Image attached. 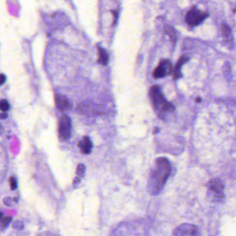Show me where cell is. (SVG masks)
Returning a JSON list of instances; mask_svg holds the SVG:
<instances>
[{
  "instance_id": "cell-4",
  "label": "cell",
  "mask_w": 236,
  "mask_h": 236,
  "mask_svg": "<svg viewBox=\"0 0 236 236\" xmlns=\"http://www.w3.org/2000/svg\"><path fill=\"white\" fill-rule=\"evenodd\" d=\"M208 189L214 202H220L224 198V185L220 180H211L208 184Z\"/></svg>"
},
{
  "instance_id": "cell-3",
  "label": "cell",
  "mask_w": 236,
  "mask_h": 236,
  "mask_svg": "<svg viewBox=\"0 0 236 236\" xmlns=\"http://www.w3.org/2000/svg\"><path fill=\"white\" fill-rule=\"evenodd\" d=\"M208 17V14L207 12L202 11L196 6H193L186 13L184 21L186 24L190 26H197L203 22Z\"/></svg>"
},
{
  "instance_id": "cell-16",
  "label": "cell",
  "mask_w": 236,
  "mask_h": 236,
  "mask_svg": "<svg viewBox=\"0 0 236 236\" xmlns=\"http://www.w3.org/2000/svg\"><path fill=\"white\" fill-rule=\"evenodd\" d=\"M10 109V105L6 99L0 100V111L3 112H6Z\"/></svg>"
},
{
  "instance_id": "cell-21",
  "label": "cell",
  "mask_w": 236,
  "mask_h": 236,
  "mask_svg": "<svg viewBox=\"0 0 236 236\" xmlns=\"http://www.w3.org/2000/svg\"><path fill=\"white\" fill-rule=\"evenodd\" d=\"M111 13H112L113 17H114L113 25H114L115 23H116V22L117 17H118V12L116 11V10H111Z\"/></svg>"
},
{
  "instance_id": "cell-14",
  "label": "cell",
  "mask_w": 236,
  "mask_h": 236,
  "mask_svg": "<svg viewBox=\"0 0 236 236\" xmlns=\"http://www.w3.org/2000/svg\"><path fill=\"white\" fill-rule=\"evenodd\" d=\"M11 217H5V216H3L0 219V226L3 228H6L9 225V224L11 222Z\"/></svg>"
},
{
  "instance_id": "cell-2",
  "label": "cell",
  "mask_w": 236,
  "mask_h": 236,
  "mask_svg": "<svg viewBox=\"0 0 236 236\" xmlns=\"http://www.w3.org/2000/svg\"><path fill=\"white\" fill-rule=\"evenodd\" d=\"M149 95L154 109L160 113H170L175 110L174 106L166 100L158 86H152L149 91Z\"/></svg>"
},
{
  "instance_id": "cell-18",
  "label": "cell",
  "mask_w": 236,
  "mask_h": 236,
  "mask_svg": "<svg viewBox=\"0 0 236 236\" xmlns=\"http://www.w3.org/2000/svg\"><path fill=\"white\" fill-rule=\"evenodd\" d=\"M9 184L11 190H15L17 187V182L15 177H10L9 179Z\"/></svg>"
},
{
  "instance_id": "cell-25",
  "label": "cell",
  "mask_w": 236,
  "mask_h": 236,
  "mask_svg": "<svg viewBox=\"0 0 236 236\" xmlns=\"http://www.w3.org/2000/svg\"><path fill=\"white\" fill-rule=\"evenodd\" d=\"M2 131H3V128H2V127H1V125H0V134L1 133V132H2Z\"/></svg>"
},
{
  "instance_id": "cell-11",
  "label": "cell",
  "mask_w": 236,
  "mask_h": 236,
  "mask_svg": "<svg viewBox=\"0 0 236 236\" xmlns=\"http://www.w3.org/2000/svg\"><path fill=\"white\" fill-rule=\"evenodd\" d=\"M78 147L81 149L83 154L88 155L91 153L92 148V144L90 141L89 138L87 136L83 137V138L81 140H80L78 142Z\"/></svg>"
},
{
  "instance_id": "cell-15",
  "label": "cell",
  "mask_w": 236,
  "mask_h": 236,
  "mask_svg": "<svg viewBox=\"0 0 236 236\" xmlns=\"http://www.w3.org/2000/svg\"><path fill=\"white\" fill-rule=\"evenodd\" d=\"M85 171V165L83 164H80L78 166L77 169H76V174H77V177H79L80 179L82 178V177L84 176Z\"/></svg>"
},
{
  "instance_id": "cell-24",
  "label": "cell",
  "mask_w": 236,
  "mask_h": 236,
  "mask_svg": "<svg viewBox=\"0 0 236 236\" xmlns=\"http://www.w3.org/2000/svg\"><path fill=\"white\" fill-rule=\"evenodd\" d=\"M195 102H198V103L201 102H202V98H201V97H197V98L195 99Z\"/></svg>"
},
{
  "instance_id": "cell-23",
  "label": "cell",
  "mask_w": 236,
  "mask_h": 236,
  "mask_svg": "<svg viewBox=\"0 0 236 236\" xmlns=\"http://www.w3.org/2000/svg\"><path fill=\"white\" fill-rule=\"evenodd\" d=\"M8 118V114L6 113V112H3L2 113H0V119L1 120H5Z\"/></svg>"
},
{
  "instance_id": "cell-26",
  "label": "cell",
  "mask_w": 236,
  "mask_h": 236,
  "mask_svg": "<svg viewBox=\"0 0 236 236\" xmlns=\"http://www.w3.org/2000/svg\"><path fill=\"white\" fill-rule=\"evenodd\" d=\"M3 216V213H1V211H0V219H1V218H2Z\"/></svg>"
},
{
  "instance_id": "cell-9",
  "label": "cell",
  "mask_w": 236,
  "mask_h": 236,
  "mask_svg": "<svg viewBox=\"0 0 236 236\" xmlns=\"http://www.w3.org/2000/svg\"><path fill=\"white\" fill-rule=\"evenodd\" d=\"M55 102L57 108L61 111H65L69 110L72 106L69 99L64 95L57 94L55 95Z\"/></svg>"
},
{
  "instance_id": "cell-12",
  "label": "cell",
  "mask_w": 236,
  "mask_h": 236,
  "mask_svg": "<svg viewBox=\"0 0 236 236\" xmlns=\"http://www.w3.org/2000/svg\"><path fill=\"white\" fill-rule=\"evenodd\" d=\"M98 62L101 64L105 66L107 64L108 61H109V56L107 51L105 50L103 48L98 47Z\"/></svg>"
},
{
  "instance_id": "cell-1",
  "label": "cell",
  "mask_w": 236,
  "mask_h": 236,
  "mask_svg": "<svg viewBox=\"0 0 236 236\" xmlns=\"http://www.w3.org/2000/svg\"><path fill=\"white\" fill-rule=\"evenodd\" d=\"M170 164L164 157H160L156 160V165L150 173L148 183V189L153 195L161 191L166 184L170 173Z\"/></svg>"
},
{
  "instance_id": "cell-7",
  "label": "cell",
  "mask_w": 236,
  "mask_h": 236,
  "mask_svg": "<svg viewBox=\"0 0 236 236\" xmlns=\"http://www.w3.org/2000/svg\"><path fill=\"white\" fill-rule=\"evenodd\" d=\"M78 110L83 114L94 116V115H100L102 113L100 108L95 103L91 101H85L78 106Z\"/></svg>"
},
{
  "instance_id": "cell-5",
  "label": "cell",
  "mask_w": 236,
  "mask_h": 236,
  "mask_svg": "<svg viewBox=\"0 0 236 236\" xmlns=\"http://www.w3.org/2000/svg\"><path fill=\"white\" fill-rule=\"evenodd\" d=\"M58 135L61 140H67L71 135V120L67 115H63L60 119L58 125Z\"/></svg>"
},
{
  "instance_id": "cell-13",
  "label": "cell",
  "mask_w": 236,
  "mask_h": 236,
  "mask_svg": "<svg viewBox=\"0 0 236 236\" xmlns=\"http://www.w3.org/2000/svg\"><path fill=\"white\" fill-rule=\"evenodd\" d=\"M164 30L165 33H166V34L170 37L171 42H173V43H175L177 40V36L176 33H175V30L173 29V27L170 26H166Z\"/></svg>"
},
{
  "instance_id": "cell-20",
  "label": "cell",
  "mask_w": 236,
  "mask_h": 236,
  "mask_svg": "<svg viewBox=\"0 0 236 236\" xmlns=\"http://www.w3.org/2000/svg\"><path fill=\"white\" fill-rule=\"evenodd\" d=\"M3 204L7 206V207H11L12 205H13V202H14L13 198H9V197H7V198H5L3 200Z\"/></svg>"
},
{
  "instance_id": "cell-10",
  "label": "cell",
  "mask_w": 236,
  "mask_h": 236,
  "mask_svg": "<svg viewBox=\"0 0 236 236\" xmlns=\"http://www.w3.org/2000/svg\"><path fill=\"white\" fill-rule=\"evenodd\" d=\"M189 61V58L186 56H182L177 61L176 65L174 67V69L172 72L173 77L174 79H177L182 77V73H181V68L184 64Z\"/></svg>"
},
{
  "instance_id": "cell-19",
  "label": "cell",
  "mask_w": 236,
  "mask_h": 236,
  "mask_svg": "<svg viewBox=\"0 0 236 236\" xmlns=\"http://www.w3.org/2000/svg\"><path fill=\"white\" fill-rule=\"evenodd\" d=\"M13 227L16 230H22L24 228V224L19 220L15 221L13 223Z\"/></svg>"
},
{
  "instance_id": "cell-6",
  "label": "cell",
  "mask_w": 236,
  "mask_h": 236,
  "mask_svg": "<svg viewBox=\"0 0 236 236\" xmlns=\"http://www.w3.org/2000/svg\"><path fill=\"white\" fill-rule=\"evenodd\" d=\"M172 72H173V68H172L171 62L168 60H162L152 73V77L154 79H161L167 75L170 74Z\"/></svg>"
},
{
  "instance_id": "cell-8",
  "label": "cell",
  "mask_w": 236,
  "mask_h": 236,
  "mask_svg": "<svg viewBox=\"0 0 236 236\" xmlns=\"http://www.w3.org/2000/svg\"><path fill=\"white\" fill-rule=\"evenodd\" d=\"M173 236H199V232L194 225L183 224L175 228Z\"/></svg>"
},
{
  "instance_id": "cell-22",
  "label": "cell",
  "mask_w": 236,
  "mask_h": 236,
  "mask_svg": "<svg viewBox=\"0 0 236 236\" xmlns=\"http://www.w3.org/2000/svg\"><path fill=\"white\" fill-rule=\"evenodd\" d=\"M6 81V76L3 74H0V86Z\"/></svg>"
},
{
  "instance_id": "cell-17",
  "label": "cell",
  "mask_w": 236,
  "mask_h": 236,
  "mask_svg": "<svg viewBox=\"0 0 236 236\" xmlns=\"http://www.w3.org/2000/svg\"><path fill=\"white\" fill-rule=\"evenodd\" d=\"M221 31L224 37L229 36L230 34V28L228 25L226 24H222L221 26Z\"/></svg>"
}]
</instances>
